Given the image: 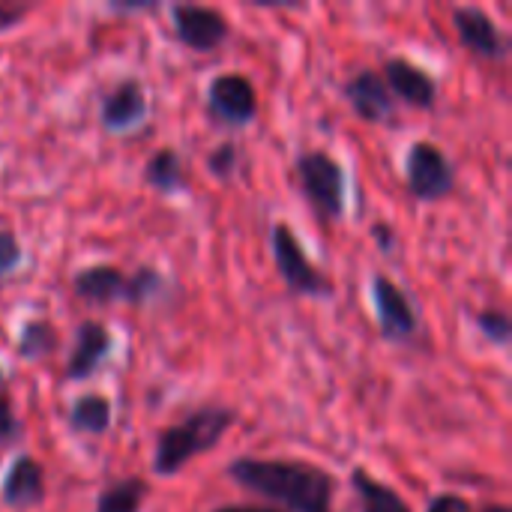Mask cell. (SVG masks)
I'll list each match as a JSON object with an SVG mask.
<instances>
[{"label":"cell","mask_w":512,"mask_h":512,"mask_svg":"<svg viewBox=\"0 0 512 512\" xmlns=\"http://www.w3.org/2000/svg\"><path fill=\"white\" fill-rule=\"evenodd\" d=\"M228 477L270 501L285 504L294 512H330L333 477L306 462H267L237 459L228 465Z\"/></svg>","instance_id":"6da1fadb"},{"label":"cell","mask_w":512,"mask_h":512,"mask_svg":"<svg viewBox=\"0 0 512 512\" xmlns=\"http://www.w3.org/2000/svg\"><path fill=\"white\" fill-rule=\"evenodd\" d=\"M231 423H234L231 408H201L189 414L183 423L159 435L156 453H153V471L159 477H171L183 471L195 456L213 450L222 441V435L231 429Z\"/></svg>","instance_id":"7a4b0ae2"},{"label":"cell","mask_w":512,"mask_h":512,"mask_svg":"<svg viewBox=\"0 0 512 512\" xmlns=\"http://www.w3.org/2000/svg\"><path fill=\"white\" fill-rule=\"evenodd\" d=\"M297 177L306 198L315 204L321 216L336 219L345 213V171L330 153L324 150L303 153L297 159Z\"/></svg>","instance_id":"3957f363"},{"label":"cell","mask_w":512,"mask_h":512,"mask_svg":"<svg viewBox=\"0 0 512 512\" xmlns=\"http://www.w3.org/2000/svg\"><path fill=\"white\" fill-rule=\"evenodd\" d=\"M273 258H276V267H279V276L285 279V285L294 291V294H306V297H321V294H330L327 288V279L312 267V261L306 258L300 240L294 237V231L288 225H273Z\"/></svg>","instance_id":"277c9868"},{"label":"cell","mask_w":512,"mask_h":512,"mask_svg":"<svg viewBox=\"0 0 512 512\" xmlns=\"http://www.w3.org/2000/svg\"><path fill=\"white\" fill-rule=\"evenodd\" d=\"M408 189L420 201H438L453 189V168L435 144L417 141L408 150Z\"/></svg>","instance_id":"5b68a950"},{"label":"cell","mask_w":512,"mask_h":512,"mask_svg":"<svg viewBox=\"0 0 512 512\" xmlns=\"http://www.w3.org/2000/svg\"><path fill=\"white\" fill-rule=\"evenodd\" d=\"M207 102H210V111L219 120L231 123V126H246L258 114L255 87L243 75H219V78H213V84L207 90Z\"/></svg>","instance_id":"8992f818"},{"label":"cell","mask_w":512,"mask_h":512,"mask_svg":"<svg viewBox=\"0 0 512 512\" xmlns=\"http://www.w3.org/2000/svg\"><path fill=\"white\" fill-rule=\"evenodd\" d=\"M171 18H174L177 39L183 45L195 48V51H213L228 36V21L210 6L180 3V6L171 9Z\"/></svg>","instance_id":"52a82bcc"},{"label":"cell","mask_w":512,"mask_h":512,"mask_svg":"<svg viewBox=\"0 0 512 512\" xmlns=\"http://www.w3.org/2000/svg\"><path fill=\"white\" fill-rule=\"evenodd\" d=\"M372 300H375V312H378V324H381L384 339L402 342L417 330V315H414L408 297L381 273L372 279Z\"/></svg>","instance_id":"ba28073f"},{"label":"cell","mask_w":512,"mask_h":512,"mask_svg":"<svg viewBox=\"0 0 512 512\" xmlns=\"http://www.w3.org/2000/svg\"><path fill=\"white\" fill-rule=\"evenodd\" d=\"M453 21H456L459 39L471 51H477L480 57L498 60V57L507 54V39L501 36V30L495 27V21L483 9H477V6H459L453 12Z\"/></svg>","instance_id":"9c48e42d"},{"label":"cell","mask_w":512,"mask_h":512,"mask_svg":"<svg viewBox=\"0 0 512 512\" xmlns=\"http://www.w3.org/2000/svg\"><path fill=\"white\" fill-rule=\"evenodd\" d=\"M144 117H147V96L135 78L117 84L102 102V126L111 132L135 129Z\"/></svg>","instance_id":"30bf717a"},{"label":"cell","mask_w":512,"mask_h":512,"mask_svg":"<svg viewBox=\"0 0 512 512\" xmlns=\"http://www.w3.org/2000/svg\"><path fill=\"white\" fill-rule=\"evenodd\" d=\"M345 96L351 99L354 111H357L366 123H384V120L396 111L393 96H390V87L384 84V78H381L378 72H369V69L348 81Z\"/></svg>","instance_id":"8fae6325"},{"label":"cell","mask_w":512,"mask_h":512,"mask_svg":"<svg viewBox=\"0 0 512 512\" xmlns=\"http://www.w3.org/2000/svg\"><path fill=\"white\" fill-rule=\"evenodd\" d=\"M45 495V471L39 462H33L30 456H18L6 477H3V501L6 507L15 510H27L36 507Z\"/></svg>","instance_id":"7c38bea8"},{"label":"cell","mask_w":512,"mask_h":512,"mask_svg":"<svg viewBox=\"0 0 512 512\" xmlns=\"http://www.w3.org/2000/svg\"><path fill=\"white\" fill-rule=\"evenodd\" d=\"M387 87H393V93L399 99H405L408 105L414 108H432L435 105V96H438V84L432 75H426L420 66L402 60V57H393L387 60Z\"/></svg>","instance_id":"4fadbf2b"},{"label":"cell","mask_w":512,"mask_h":512,"mask_svg":"<svg viewBox=\"0 0 512 512\" xmlns=\"http://www.w3.org/2000/svg\"><path fill=\"white\" fill-rule=\"evenodd\" d=\"M108 348H111L108 330H105L99 321H84V324L78 327V336H75V348H72L66 375H69L72 381L90 378V375L102 366Z\"/></svg>","instance_id":"5bb4252c"},{"label":"cell","mask_w":512,"mask_h":512,"mask_svg":"<svg viewBox=\"0 0 512 512\" xmlns=\"http://www.w3.org/2000/svg\"><path fill=\"white\" fill-rule=\"evenodd\" d=\"M72 285L81 300L96 303V306L126 300V276L111 264H96V267L81 270Z\"/></svg>","instance_id":"9a60e30c"},{"label":"cell","mask_w":512,"mask_h":512,"mask_svg":"<svg viewBox=\"0 0 512 512\" xmlns=\"http://www.w3.org/2000/svg\"><path fill=\"white\" fill-rule=\"evenodd\" d=\"M351 483H354V492L360 495L363 512H411L408 510V504H405L390 486L378 483L372 474H366V471H360V468L354 471Z\"/></svg>","instance_id":"2e32d148"},{"label":"cell","mask_w":512,"mask_h":512,"mask_svg":"<svg viewBox=\"0 0 512 512\" xmlns=\"http://www.w3.org/2000/svg\"><path fill=\"white\" fill-rule=\"evenodd\" d=\"M69 423L78 432H87V435L108 432V426H111V405H108V399H102V396H81L72 405V411H69Z\"/></svg>","instance_id":"e0dca14e"},{"label":"cell","mask_w":512,"mask_h":512,"mask_svg":"<svg viewBox=\"0 0 512 512\" xmlns=\"http://www.w3.org/2000/svg\"><path fill=\"white\" fill-rule=\"evenodd\" d=\"M144 498H147V483L138 477H129L99 495L96 512H141Z\"/></svg>","instance_id":"ac0fdd59"},{"label":"cell","mask_w":512,"mask_h":512,"mask_svg":"<svg viewBox=\"0 0 512 512\" xmlns=\"http://www.w3.org/2000/svg\"><path fill=\"white\" fill-rule=\"evenodd\" d=\"M144 180L159 189V192H174L183 186V168H180V156L174 150H159L150 156L147 168H144Z\"/></svg>","instance_id":"d6986e66"},{"label":"cell","mask_w":512,"mask_h":512,"mask_svg":"<svg viewBox=\"0 0 512 512\" xmlns=\"http://www.w3.org/2000/svg\"><path fill=\"white\" fill-rule=\"evenodd\" d=\"M57 345V336L51 330L48 321H30L24 324L21 330V339H18V354L27 357V360H39V357H48Z\"/></svg>","instance_id":"ffe728a7"},{"label":"cell","mask_w":512,"mask_h":512,"mask_svg":"<svg viewBox=\"0 0 512 512\" xmlns=\"http://www.w3.org/2000/svg\"><path fill=\"white\" fill-rule=\"evenodd\" d=\"M477 327H480L483 336H486L489 342H495V345H507V342H510L512 321L510 315L501 312V309H486V312H480V315H477Z\"/></svg>","instance_id":"44dd1931"},{"label":"cell","mask_w":512,"mask_h":512,"mask_svg":"<svg viewBox=\"0 0 512 512\" xmlns=\"http://www.w3.org/2000/svg\"><path fill=\"white\" fill-rule=\"evenodd\" d=\"M159 285L162 282H159V276L153 270H138L135 276H126V300L141 306V303H147L159 291Z\"/></svg>","instance_id":"7402d4cb"},{"label":"cell","mask_w":512,"mask_h":512,"mask_svg":"<svg viewBox=\"0 0 512 512\" xmlns=\"http://www.w3.org/2000/svg\"><path fill=\"white\" fill-rule=\"evenodd\" d=\"M234 168H237V147L225 141V144H219V147L210 153V171H213L216 177H231Z\"/></svg>","instance_id":"603a6c76"},{"label":"cell","mask_w":512,"mask_h":512,"mask_svg":"<svg viewBox=\"0 0 512 512\" xmlns=\"http://www.w3.org/2000/svg\"><path fill=\"white\" fill-rule=\"evenodd\" d=\"M21 264V246L9 231H0V279Z\"/></svg>","instance_id":"cb8c5ba5"},{"label":"cell","mask_w":512,"mask_h":512,"mask_svg":"<svg viewBox=\"0 0 512 512\" xmlns=\"http://www.w3.org/2000/svg\"><path fill=\"white\" fill-rule=\"evenodd\" d=\"M429 512H474L471 504L459 495H441L429 504Z\"/></svg>","instance_id":"d4e9b609"},{"label":"cell","mask_w":512,"mask_h":512,"mask_svg":"<svg viewBox=\"0 0 512 512\" xmlns=\"http://www.w3.org/2000/svg\"><path fill=\"white\" fill-rule=\"evenodd\" d=\"M15 417H12V408H9V402H3L0 399V441H9L12 435H15Z\"/></svg>","instance_id":"484cf974"},{"label":"cell","mask_w":512,"mask_h":512,"mask_svg":"<svg viewBox=\"0 0 512 512\" xmlns=\"http://www.w3.org/2000/svg\"><path fill=\"white\" fill-rule=\"evenodd\" d=\"M21 15H24V9H21V6H3V3H0V33H3V30H9L12 24H18V21H21Z\"/></svg>","instance_id":"4316f807"},{"label":"cell","mask_w":512,"mask_h":512,"mask_svg":"<svg viewBox=\"0 0 512 512\" xmlns=\"http://www.w3.org/2000/svg\"><path fill=\"white\" fill-rule=\"evenodd\" d=\"M372 234L378 237V246H381L384 252L393 249V231H390L387 225H372Z\"/></svg>","instance_id":"83f0119b"},{"label":"cell","mask_w":512,"mask_h":512,"mask_svg":"<svg viewBox=\"0 0 512 512\" xmlns=\"http://www.w3.org/2000/svg\"><path fill=\"white\" fill-rule=\"evenodd\" d=\"M216 512H276V510H264V507H222Z\"/></svg>","instance_id":"f1b7e54d"},{"label":"cell","mask_w":512,"mask_h":512,"mask_svg":"<svg viewBox=\"0 0 512 512\" xmlns=\"http://www.w3.org/2000/svg\"><path fill=\"white\" fill-rule=\"evenodd\" d=\"M483 512H510V510H507L504 504H492V507H486V510H483Z\"/></svg>","instance_id":"f546056e"},{"label":"cell","mask_w":512,"mask_h":512,"mask_svg":"<svg viewBox=\"0 0 512 512\" xmlns=\"http://www.w3.org/2000/svg\"><path fill=\"white\" fill-rule=\"evenodd\" d=\"M0 381H3V372H0Z\"/></svg>","instance_id":"4dcf8cb0"}]
</instances>
